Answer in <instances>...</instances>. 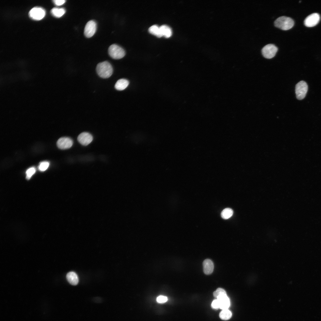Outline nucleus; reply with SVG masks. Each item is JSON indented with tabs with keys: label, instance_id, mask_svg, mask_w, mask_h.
<instances>
[{
	"label": "nucleus",
	"instance_id": "obj_5",
	"mask_svg": "<svg viewBox=\"0 0 321 321\" xmlns=\"http://www.w3.org/2000/svg\"><path fill=\"white\" fill-rule=\"evenodd\" d=\"M278 50V48L273 44L265 45L262 50L263 56L266 58L270 59L274 57Z\"/></svg>",
	"mask_w": 321,
	"mask_h": 321
},
{
	"label": "nucleus",
	"instance_id": "obj_6",
	"mask_svg": "<svg viewBox=\"0 0 321 321\" xmlns=\"http://www.w3.org/2000/svg\"><path fill=\"white\" fill-rule=\"evenodd\" d=\"M97 29V23L94 21H89L86 24L84 31V35L86 37L90 38L95 34Z\"/></svg>",
	"mask_w": 321,
	"mask_h": 321
},
{
	"label": "nucleus",
	"instance_id": "obj_2",
	"mask_svg": "<svg viewBox=\"0 0 321 321\" xmlns=\"http://www.w3.org/2000/svg\"><path fill=\"white\" fill-rule=\"evenodd\" d=\"M274 23L276 27L282 30H287L292 27L294 22L290 18L282 16L278 18L275 21Z\"/></svg>",
	"mask_w": 321,
	"mask_h": 321
},
{
	"label": "nucleus",
	"instance_id": "obj_15",
	"mask_svg": "<svg viewBox=\"0 0 321 321\" xmlns=\"http://www.w3.org/2000/svg\"><path fill=\"white\" fill-rule=\"evenodd\" d=\"M160 28L162 36L168 38L171 36L172 30L169 26L166 25H163L160 26Z\"/></svg>",
	"mask_w": 321,
	"mask_h": 321
},
{
	"label": "nucleus",
	"instance_id": "obj_14",
	"mask_svg": "<svg viewBox=\"0 0 321 321\" xmlns=\"http://www.w3.org/2000/svg\"><path fill=\"white\" fill-rule=\"evenodd\" d=\"M129 83L128 80L125 79H121L117 81L115 85V88L118 90H122L127 87Z\"/></svg>",
	"mask_w": 321,
	"mask_h": 321
},
{
	"label": "nucleus",
	"instance_id": "obj_23",
	"mask_svg": "<svg viewBox=\"0 0 321 321\" xmlns=\"http://www.w3.org/2000/svg\"><path fill=\"white\" fill-rule=\"evenodd\" d=\"M168 299L167 297L163 296H160L157 298V301L159 303H163L167 301Z\"/></svg>",
	"mask_w": 321,
	"mask_h": 321
},
{
	"label": "nucleus",
	"instance_id": "obj_22",
	"mask_svg": "<svg viewBox=\"0 0 321 321\" xmlns=\"http://www.w3.org/2000/svg\"><path fill=\"white\" fill-rule=\"evenodd\" d=\"M225 294H226L225 291L223 289L219 288L213 292V295L215 297L217 298L219 295Z\"/></svg>",
	"mask_w": 321,
	"mask_h": 321
},
{
	"label": "nucleus",
	"instance_id": "obj_7",
	"mask_svg": "<svg viewBox=\"0 0 321 321\" xmlns=\"http://www.w3.org/2000/svg\"><path fill=\"white\" fill-rule=\"evenodd\" d=\"M45 11L43 8L34 7L31 9L29 12V16L32 19L40 20L43 18L45 15Z\"/></svg>",
	"mask_w": 321,
	"mask_h": 321
},
{
	"label": "nucleus",
	"instance_id": "obj_16",
	"mask_svg": "<svg viewBox=\"0 0 321 321\" xmlns=\"http://www.w3.org/2000/svg\"><path fill=\"white\" fill-rule=\"evenodd\" d=\"M148 31L150 34L158 37H162L160 27L157 25H154L151 26L149 28Z\"/></svg>",
	"mask_w": 321,
	"mask_h": 321
},
{
	"label": "nucleus",
	"instance_id": "obj_25",
	"mask_svg": "<svg viewBox=\"0 0 321 321\" xmlns=\"http://www.w3.org/2000/svg\"><path fill=\"white\" fill-rule=\"evenodd\" d=\"M65 0H54L53 1L54 4L57 5L59 6L64 4L65 2Z\"/></svg>",
	"mask_w": 321,
	"mask_h": 321
},
{
	"label": "nucleus",
	"instance_id": "obj_1",
	"mask_svg": "<svg viewBox=\"0 0 321 321\" xmlns=\"http://www.w3.org/2000/svg\"><path fill=\"white\" fill-rule=\"evenodd\" d=\"M97 72L100 77L106 78L110 77L112 74L113 69L110 63L105 61L98 63L96 66Z\"/></svg>",
	"mask_w": 321,
	"mask_h": 321
},
{
	"label": "nucleus",
	"instance_id": "obj_21",
	"mask_svg": "<svg viewBox=\"0 0 321 321\" xmlns=\"http://www.w3.org/2000/svg\"><path fill=\"white\" fill-rule=\"evenodd\" d=\"M49 163L48 161H43L41 162L38 166V169L41 171H44L48 168Z\"/></svg>",
	"mask_w": 321,
	"mask_h": 321
},
{
	"label": "nucleus",
	"instance_id": "obj_13",
	"mask_svg": "<svg viewBox=\"0 0 321 321\" xmlns=\"http://www.w3.org/2000/svg\"><path fill=\"white\" fill-rule=\"evenodd\" d=\"M66 278L67 281L71 285H76L78 282V276L74 272L72 271L68 273L66 275Z\"/></svg>",
	"mask_w": 321,
	"mask_h": 321
},
{
	"label": "nucleus",
	"instance_id": "obj_20",
	"mask_svg": "<svg viewBox=\"0 0 321 321\" xmlns=\"http://www.w3.org/2000/svg\"><path fill=\"white\" fill-rule=\"evenodd\" d=\"M36 169L34 167H32L28 169L26 171V179L28 180L30 179L32 176L36 172Z\"/></svg>",
	"mask_w": 321,
	"mask_h": 321
},
{
	"label": "nucleus",
	"instance_id": "obj_17",
	"mask_svg": "<svg viewBox=\"0 0 321 321\" xmlns=\"http://www.w3.org/2000/svg\"><path fill=\"white\" fill-rule=\"evenodd\" d=\"M52 14L55 17L59 18L62 16L65 12V10L63 8H54L51 10Z\"/></svg>",
	"mask_w": 321,
	"mask_h": 321
},
{
	"label": "nucleus",
	"instance_id": "obj_18",
	"mask_svg": "<svg viewBox=\"0 0 321 321\" xmlns=\"http://www.w3.org/2000/svg\"><path fill=\"white\" fill-rule=\"evenodd\" d=\"M232 315L231 312L228 309L222 310L220 312L219 316L223 320H227L230 319Z\"/></svg>",
	"mask_w": 321,
	"mask_h": 321
},
{
	"label": "nucleus",
	"instance_id": "obj_10",
	"mask_svg": "<svg viewBox=\"0 0 321 321\" xmlns=\"http://www.w3.org/2000/svg\"><path fill=\"white\" fill-rule=\"evenodd\" d=\"M93 139L92 135L89 133L84 132L80 134L78 137L79 142L84 146H86L92 141Z\"/></svg>",
	"mask_w": 321,
	"mask_h": 321
},
{
	"label": "nucleus",
	"instance_id": "obj_8",
	"mask_svg": "<svg viewBox=\"0 0 321 321\" xmlns=\"http://www.w3.org/2000/svg\"><path fill=\"white\" fill-rule=\"evenodd\" d=\"M320 16L317 13H313L308 16L304 21L305 26L308 27H312L316 25L319 22Z\"/></svg>",
	"mask_w": 321,
	"mask_h": 321
},
{
	"label": "nucleus",
	"instance_id": "obj_9",
	"mask_svg": "<svg viewBox=\"0 0 321 321\" xmlns=\"http://www.w3.org/2000/svg\"><path fill=\"white\" fill-rule=\"evenodd\" d=\"M73 144V141L71 138L67 137H63L59 139L57 142L58 147L62 150H65L70 148Z\"/></svg>",
	"mask_w": 321,
	"mask_h": 321
},
{
	"label": "nucleus",
	"instance_id": "obj_19",
	"mask_svg": "<svg viewBox=\"0 0 321 321\" xmlns=\"http://www.w3.org/2000/svg\"><path fill=\"white\" fill-rule=\"evenodd\" d=\"M233 210L230 208H226L224 209L221 213L222 218L224 219H228L230 218L233 215Z\"/></svg>",
	"mask_w": 321,
	"mask_h": 321
},
{
	"label": "nucleus",
	"instance_id": "obj_12",
	"mask_svg": "<svg viewBox=\"0 0 321 321\" xmlns=\"http://www.w3.org/2000/svg\"><path fill=\"white\" fill-rule=\"evenodd\" d=\"M203 271L206 275H209L212 273L214 269V265L213 262L210 259H207L204 260L203 263Z\"/></svg>",
	"mask_w": 321,
	"mask_h": 321
},
{
	"label": "nucleus",
	"instance_id": "obj_4",
	"mask_svg": "<svg viewBox=\"0 0 321 321\" xmlns=\"http://www.w3.org/2000/svg\"><path fill=\"white\" fill-rule=\"evenodd\" d=\"M308 89L307 83L302 81L298 83L295 86V94L297 98L299 100L303 99L305 97Z\"/></svg>",
	"mask_w": 321,
	"mask_h": 321
},
{
	"label": "nucleus",
	"instance_id": "obj_11",
	"mask_svg": "<svg viewBox=\"0 0 321 321\" xmlns=\"http://www.w3.org/2000/svg\"><path fill=\"white\" fill-rule=\"evenodd\" d=\"M219 303V308L222 310L228 309L230 306V300L226 294H223L217 298Z\"/></svg>",
	"mask_w": 321,
	"mask_h": 321
},
{
	"label": "nucleus",
	"instance_id": "obj_3",
	"mask_svg": "<svg viewBox=\"0 0 321 321\" xmlns=\"http://www.w3.org/2000/svg\"><path fill=\"white\" fill-rule=\"evenodd\" d=\"M109 56L114 59H120L125 55V52L123 48L115 44L111 45L108 50Z\"/></svg>",
	"mask_w": 321,
	"mask_h": 321
},
{
	"label": "nucleus",
	"instance_id": "obj_24",
	"mask_svg": "<svg viewBox=\"0 0 321 321\" xmlns=\"http://www.w3.org/2000/svg\"><path fill=\"white\" fill-rule=\"evenodd\" d=\"M211 306L212 308L214 309H217L219 308V303L217 299L214 300L211 304Z\"/></svg>",
	"mask_w": 321,
	"mask_h": 321
}]
</instances>
